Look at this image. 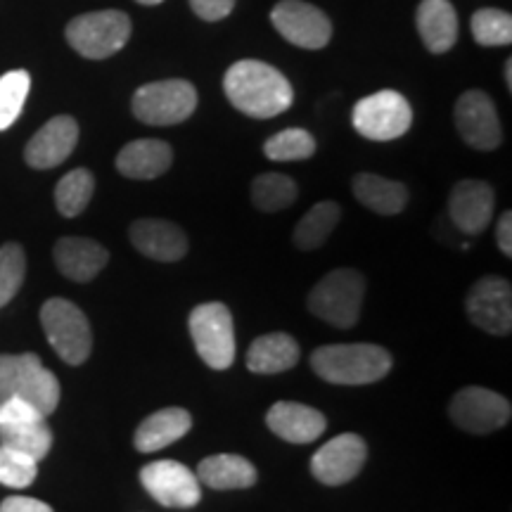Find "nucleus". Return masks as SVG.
I'll list each match as a JSON object with an SVG mask.
<instances>
[{
	"label": "nucleus",
	"mask_w": 512,
	"mask_h": 512,
	"mask_svg": "<svg viewBox=\"0 0 512 512\" xmlns=\"http://www.w3.org/2000/svg\"><path fill=\"white\" fill-rule=\"evenodd\" d=\"M223 91L235 110L254 119L278 117L294 100L290 81L261 60L235 62L223 76Z\"/></svg>",
	"instance_id": "1"
},
{
	"label": "nucleus",
	"mask_w": 512,
	"mask_h": 512,
	"mask_svg": "<svg viewBox=\"0 0 512 512\" xmlns=\"http://www.w3.org/2000/svg\"><path fill=\"white\" fill-rule=\"evenodd\" d=\"M311 366L332 384H370L392 370V354L380 344H325L313 351Z\"/></svg>",
	"instance_id": "2"
},
{
	"label": "nucleus",
	"mask_w": 512,
	"mask_h": 512,
	"mask_svg": "<svg viewBox=\"0 0 512 512\" xmlns=\"http://www.w3.org/2000/svg\"><path fill=\"white\" fill-rule=\"evenodd\" d=\"M10 399L27 401L48 418L60 403V382L48 368H43L36 354H3L0 356V406Z\"/></svg>",
	"instance_id": "3"
},
{
	"label": "nucleus",
	"mask_w": 512,
	"mask_h": 512,
	"mask_svg": "<svg viewBox=\"0 0 512 512\" xmlns=\"http://www.w3.org/2000/svg\"><path fill=\"white\" fill-rule=\"evenodd\" d=\"M366 297V278L354 268L330 271L309 294V311L335 328H354Z\"/></svg>",
	"instance_id": "4"
},
{
	"label": "nucleus",
	"mask_w": 512,
	"mask_h": 512,
	"mask_svg": "<svg viewBox=\"0 0 512 512\" xmlns=\"http://www.w3.org/2000/svg\"><path fill=\"white\" fill-rule=\"evenodd\" d=\"M67 43L88 60L117 55L131 38V19L121 10H98L74 17L64 29Z\"/></svg>",
	"instance_id": "5"
},
{
	"label": "nucleus",
	"mask_w": 512,
	"mask_h": 512,
	"mask_svg": "<svg viewBox=\"0 0 512 512\" xmlns=\"http://www.w3.org/2000/svg\"><path fill=\"white\" fill-rule=\"evenodd\" d=\"M41 325L50 347L69 366H81L93 351V332L83 313L67 299H48L41 309Z\"/></svg>",
	"instance_id": "6"
},
{
	"label": "nucleus",
	"mask_w": 512,
	"mask_h": 512,
	"mask_svg": "<svg viewBox=\"0 0 512 512\" xmlns=\"http://www.w3.org/2000/svg\"><path fill=\"white\" fill-rule=\"evenodd\" d=\"M190 335L197 354L209 368L226 370L235 361L233 313L226 304L209 302L195 306L190 313Z\"/></svg>",
	"instance_id": "7"
},
{
	"label": "nucleus",
	"mask_w": 512,
	"mask_h": 512,
	"mask_svg": "<svg viewBox=\"0 0 512 512\" xmlns=\"http://www.w3.org/2000/svg\"><path fill=\"white\" fill-rule=\"evenodd\" d=\"M197 107V91L190 81L166 79L140 86L133 95V114L150 126H174L190 119Z\"/></svg>",
	"instance_id": "8"
},
{
	"label": "nucleus",
	"mask_w": 512,
	"mask_h": 512,
	"mask_svg": "<svg viewBox=\"0 0 512 512\" xmlns=\"http://www.w3.org/2000/svg\"><path fill=\"white\" fill-rule=\"evenodd\" d=\"M351 121L363 138L387 143L408 133L413 124V110L401 93L380 91L356 102Z\"/></svg>",
	"instance_id": "9"
},
{
	"label": "nucleus",
	"mask_w": 512,
	"mask_h": 512,
	"mask_svg": "<svg viewBox=\"0 0 512 512\" xmlns=\"http://www.w3.org/2000/svg\"><path fill=\"white\" fill-rule=\"evenodd\" d=\"M0 444L43 460L53 448L48 418L22 399H10L0 406Z\"/></svg>",
	"instance_id": "10"
},
{
	"label": "nucleus",
	"mask_w": 512,
	"mask_h": 512,
	"mask_svg": "<svg viewBox=\"0 0 512 512\" xmlns=\"http://www.w3.org/2000/svg\"><path fill=\"white\" fill-rule=\"evenodd\" d=\"M275 31L304 50H320L330 43L332 22L323 10L304 0H280L271 12Z\"/></svg>",
	"instance_id": "11"
},
{
	"label": "nucleus",
	"mask_w": 512,
	"mask_h": 512,
	"mask_svg": "<svg viewBox=\"0 0 512 512\" xmlns=\"http://www.w3.org/2000/svg\"><path fill=\"white\" fill-rule=\"evenodd\" d=\"M451 420L460 430L472 434H489L501 430L510 422L512 408L505 396L484 387H465L453 396L448 406Z\"/></svg>",
	"instance_id": "12"
},
{
	"label": "nucleus",
	"mask_w": 512,
	"mask_h": 512,
	"mask_svg": "<svg viewBox=\"0 0 512 512\" xmlns=\"http://www.w3.org/2000/svg\"><path fill=\"white\" fill-rule=\"evenodd\" d=\"M145 491L164 508H192L202 501L200 479L178 460H157L140 470Z\"/></svg>",
	"instance_id": "13"
},
{
	"label": "nucleus",
	"mask_w": 512,
	"mask_h": 512,
	"mask_svg": "<svg viewBox=\"0 0 512 512\" xmlns=\"http://www.w3.org/2000/svg\"><path fill=\"white\" fill-rule=\"evenodd\" d=\"M456 126L460 138L475 150H496L503 140L496 105L484 91H467L460 95L456 102Z\"/></svg>",
	"instance_id": "14"
},
{
	"label": "nucleus",
	"mask_w": 512,
	"mask_h": 512,
	"mask_svg": "<svg viewBox=\"0 0 512 512\" xmlns=\"http://www.w3.org/2000/svg\"><path fill=\"white\" fill-rule=\"evenodd\" d=\"M368 446L358 434H339L320 446L311 458V472L320 484L342 486L354 479L366 465Z\"/></svg>",
	"instance_id": "15"
},
{
	"label": "nucleus",
	"mask_w": 512,
	"mask_h": 512,
	"mask_svg": "<svg viewBox=\"0 0 512 512\" xmlns=\"http://www.w3.org/2000/svg\"><path fill=\"white\" fill-rule=\"evenodd\" d=\"M467 316L491 335H510L512 330V287L505 278H482L467 297Z\"/></svg>",
	"instance_id": "16"
},
{
	"label": "nucleus",
	"mask_w": 512,
	"mask_h": 512,
	"mask_svg": "<svg viewBox=\"0 0 512 512\" xmlns=\"http://www.w3.org/2000/svg\"><path fill=\"white\" fill-rule=\"evenodd\" d=\"M496 207L494 188L484 181H460L448 197V216L467 235L484 233Z\"/></svg>",
	"instance_id": "17"
},
{
	"label": "nucleus",
	"mask_w": 512,
	"mask_h": 512,
	"mask_svg": "<svg viewBox=\"0 0 512 512\" xmlns=\"http://www.w3.org/2000/svg\"><path fill=\"white\" fill-rule=\"evenodd\" d=\"M79 143V124L74 117L60 114L48 121L34 138L29 140L24 159L31 169H55L74 152Z\"/></svg>",
	"instance_id": "18"
},
{
	"label": "nucleus",
	"mask_w": 512,
	"mask_h": 512,
	"mask_svg": "<svg viewBox=\"0 0 512 512\" xmlns=\"http://www.w3.org/2000/svg\"><path fill=\"white\" fill-rule=\"evenodd\" d=\"M133 247L147 259L155 261H181L188 252V240L176 223L162 219H140L128 230Z\"/></svg>",
	"instance_id": "19"
},
{
	"label": "nucleus",
	"mask_w": 512,
	"mask_h": 512,
	"mask_svg": "<svg viewBox=\"0 0 512 512\" xmlns=\"http://www.w3.org/2000/svg\"><path fill=\"white\" fill-rule=\"evenodd\" d=\"M266 425L273 434L290 444H311L328 427L325 415L316 408L294 401H278L266 415Z\"/></svg>",
	"instance_id": "20"
},
{
	"label": "nucleus",
	"mask_w": 512,
	"mask_h": 512,
	"mask_svg": "<svg viewBox=\"0 0 512 512\" xmlns=\"http://www.w3.org/2000/svg\"><path fill=\"white\" fill-rule=\"evenodd\" d=\"M55 266L74 283H91L110 261V252L88 238H62L53 249Z\"/></svg>",
	"instance_id": "21"
},
{
	"label": "nucleus",
	"mask_w": 512,
	"mask_h": 512,
	"mask_svg": "<svg viewBox=\"0 0 512 512\" xmlns=\"http://www.w3.org/2000/svg\"><path fill=\"white\" fill-rule=\"evenodd\" d=\"M174 162V150L164 140H133L121 147L117 155V169L121 176L133 178V181H152L171 169Z\"/></svg>",
	"instance_id": "22"
},
{
	"label": "nucleus",
	"mask_w": 512,
	"mask_h": 512,
	"mask_svg": "<svg viewBox=\"0 0 512 512\" xmlns=\"http://www.w3.org/2000/svg\"><path fill=\"white\" fill-rule=\"evenodd\" d=\"M415 22H418L422 43L430 53L441 55L456 46L458 15L448 0H422Z\"/></svg>",
	"instance_id": "23"
},
{
	"label": "nucleus",
	"mask_w": 512,
	"mask_h": 512,
	"mask_svg": "<svg viewBox=\"0 0 512 512\" xmlns=\"http://www.w3.org/2000/svg\"><path fill=\"white\" fill-rule=\"evenodd\" d=\"M192 418L185 408H162L145 418L136 430V448L140 453H155L181 441L190 432Z\"/></svg>",
	"instance_id": "24"
},
{
	"label": "nucleus",
	"mask_w": 512,
	"mask_h": 512,
	"mask_svg": "<svg viewBox=\"0 0 512 512\" xmlns=\"http://www.w3.org/2000/svg\"><path fill=\"white\" fill-rule=\"evenodd\" d=\"M297 361L299 344L285 332H271V335L259 337L247 351V368L259 375L285 373L297 366Z\"/></svg>",
	"instance_id": "25"
},
{
	"label": "nucleus",
	"mask_w": 512,
	"mask_h": 512,
	"mask_svg": "<svg viewBox=\"0 0 512 512\" xmlns=\"http://www.w3.org/2000/svg\"><path fill=\"white\" fill-rule=\"evenodd\" d=\"M256 477H259L256 467L247 458L230 456V453L204 458L200 470H197V479L216 491L249 489V486L256 484Z\"/></svg>",
	"instance_id": "26"
},
{
	"label": "nucleus",
	"mask_w": 512,
	"mask_h": 512,
	"mask_svg": "<svg viewBox=\"0 0 512 512\" xmlns=\"http://www.w3.org/2000/svg\"><path fill=\"white\" fill-rule=\"evenodd\" d=\"M354 195L363 207L373 209L380 216L401 214L408 202L406 185L377 174H358L354 178Z\"/></svg>",
	"instance_id": "27"
},
{
	"label": "nucleus",
	"mask_w": 512,
	"mask_h": 512,
	"mask_svg": "<svg viewBox=\"0 0 512 512\" xmlns=\"http://www.w3.org/2000/svg\"><path fill=\"white\" fill-rule=\"evenodd\" d=\"M339 216H342V209L335 202H320L316 207H311L294 228V245L304 249V252L318 249L332 235V230L339 223Z\"/></svg>",
	"instance_id": "28"
},
{
	"label": "nucleus",
	"mask_w": 512,
	"mask_h": 512,
	"mask_svg": "<svg viewBox=\"0 0 512 512\" xmlns=\"http://www.w3.org/2000/svg\"><path fill=\"white\" fill-rule=\"evenodd\" d=\"M95 192V178L88 169H74L60 178L55 188L57 211L67 219H74L86 211Z\"/></svg>",
	"instance_id": "29"
},
{
	"label": "nucleus",
	"mask_w": 512,
	"mask_h": 512,
	"mask_svg": "<svg viewBox=\"0 0 512 512\" xmlns=\"http://www.w3.org/2000/svg\"><path fill=\"white\" fill-rule=\"evenodd\" d=\"M297 200V183L285 174H261L252 183V202L261 211L287 209Z\"/></svg>",
	"instance_id": "30"
},
{
	"label": "nucleus",
	"mask_w": 512,
	"mask_h": 512,
	"mask_svg": "<svg viewBox=\"0 0 512 512\" xmlns=\"http://www.w3.org/2000/svg\"><path fill=\"white\" fill-rule=\"evenodd\" d=\"M316 152V138L304 128H285L264 143V155L273 162H302Z\"/></svg>",
	"instance_id": "31"
},
{
	"label": "nucleus",
	"mask_w": 512,
	"mask_h": 512,
	"mask_svg": "<svg viewBox=\"0 0 512 512\" xmlns=\"http://www.w3.org/2000/svg\"><path fill=\"white\" fill-rule=\"evenodd\" d=\"M31 88V76L24 69H15L0 76V131L8 128L19 119L24 110Z\"/></svg>",
	"instance_id": "32"
},
{
	"label": "nucleus",
	"mask_w": 512,
	"mask_h": 512,
	"mask_svg": "<svg viewBox=\"0 0 512 512\" xmlns=\"http://www.w3.org/2000/svg\"><path fill=\"white\" fill-rule=\"evenodd\" d=\"M472 36L479 46L496 48L512 43V17L510 12L498 8H484L472 15Z\"/></svg>",
	"instance_id": "33"
},
{
	"label": "nucleus",
	"mask_w": 512,
	"mask_h": 512,
	"mask_svg": "<svg viewBox=\"0 0 512 512\" xmlns=\"http://www.w3.org/2000/svg\"><path fill=\"white\" fill-rule=\"evenodd\" d=\"M27 278V256L22 245L8 242L0 247V309L8 306Z\"/></svg>",
	"instance_id": "34"
},
{
	"label": "nucleus",
	"mask_w": 512,
	"mask_h": 512,
	"mask_svg": "<svg viewBox=\"0 0 512 512\" xmlns=\"http://www.w3.org/2000/svg\"><path fill=\"white\" fill-rule=\"evenodd\" d=\"M38 475V460L0 444V484L10 489H27Z\"/></svg>",
	"instance_id": "35"
},
{
	"label": "nucleus",
	"mask_w": 512,
	"mask_h": 512,
	"mask_svg": "<svg viewBox=\"0 0 512 512\" xmlns=\"http://www.w3.org/2000/svg\"><path fill=\"white\" fill-rule=\"evenodd\" d=\"M190 8L204 22H219L233 12L235 0H190Z\"/></svg>",
	"instance_id": "36"
},
{
	"label": "nucleus",
	"mask_w": 512,
	"mask_h": 512,
	"mask_svg": "<svg viewBox=\"0 0 512 512\" xmlns=\"http://www.w3.org/2000/svg\"><path fill=\"white\" fill-rule=\"evenodd\" d=\"M0 512H53L48 503L29 496H10L0 503Z\"/></svg>",
	"instance_id": "37"
},
{
	"label": "nucleus",
	"mask_w": 512,
	"mask_h": 512,
	"mask_svg": "<svg viewBox=\"0 0 512 512\" xmlns=\"http://www.w3.org/2000/svg\"><path fill=\"white\" fill-rule=\"evenodd\" d=\"M496 242H498V247H501V252L510 259L512 256V211H503V216L498 219Z\"/></svg>",
	"instance_id": "38"
},
{
	"label": "nucleus",
	"mask_w": 512,
	"mask_h": 512,
	"mask_svg": "<svg viewBox=\"0 0 512 512\" xmlns=\"http://www.w3.org/2000/svg\"><path fill=\"white\" fill-rule=\"evenodd\" d=\"M505 86H508V91H512V60L505 62Z\"/></svg>",
	"instance_id": "39"
},
{
	"label": "nucleus",
	"mask_w": 512,
	"mask_h": 512,
	"mask_svg": "<svg viewBox=\"0 0 512 512\" xmlns=\"http://www.w3.org/2000/svg\"><path fill=\"white\" fill-rule=\"evenodd\" d=\"M136 3H140V5H159V3H164V0H136Z\"/></svg>",
	"instance_id": "40"
}]
</instances>
